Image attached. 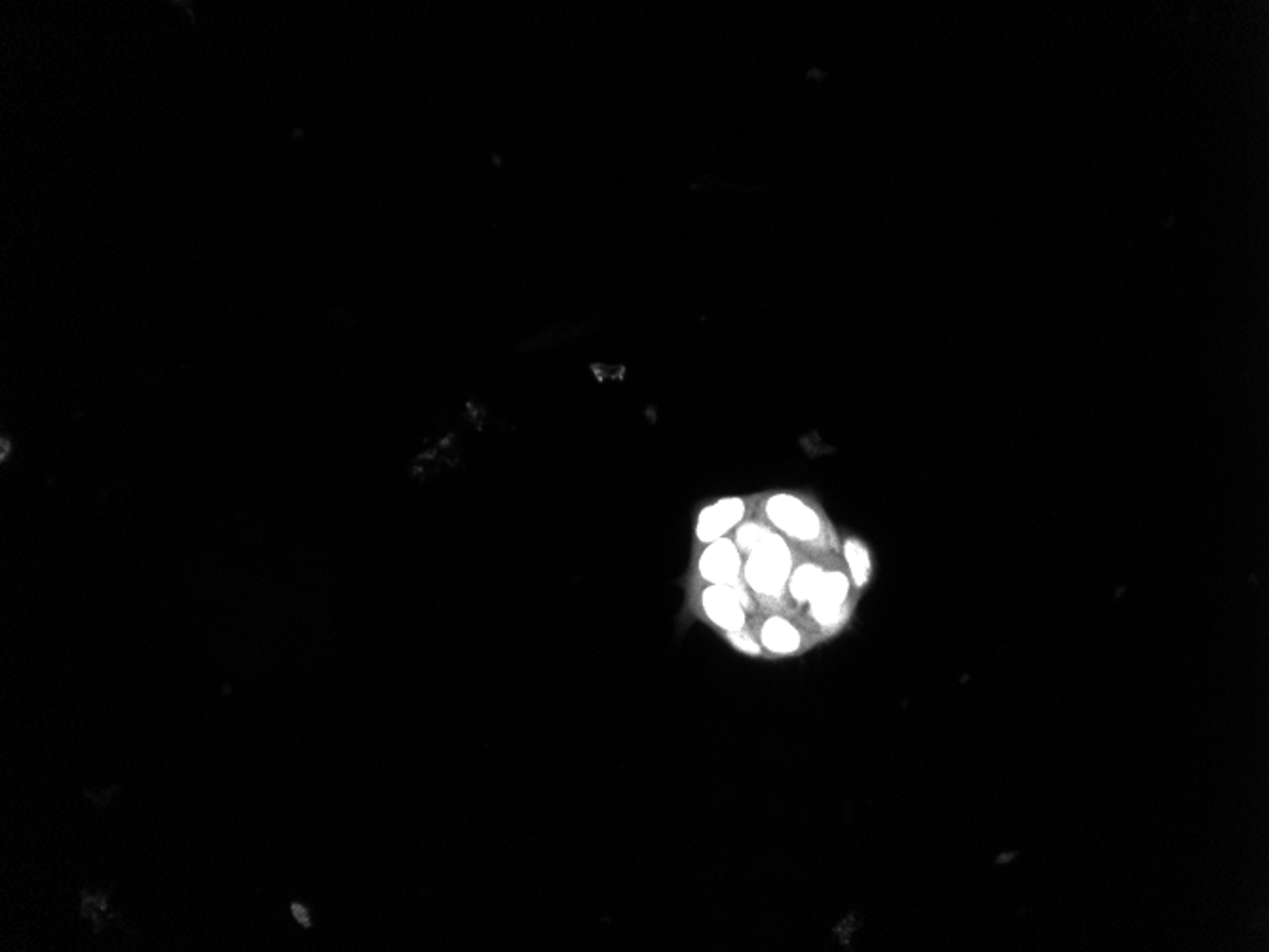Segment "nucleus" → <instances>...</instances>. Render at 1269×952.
<instances>
[{"label":"nucleus","instance_id":"nucleus-1","mask_svg":"<svg viewBox=\"0 0 1269 952\" xmlns=\"http://www.w3.org/2000/svg\"><path fill=\"white\" fill-rule=\"evenodd\" d=\"M791 554L787 544L776 534H766L751 551L745 565V580L763 596H778L787 584Z\"/></svg>","mask_w":1269,"mask_h":952},{"label":"nucleus","instance_id":"nucleus-2","mask_svg":"<svg viewBox=\"0 0 1269 952\" xmlns=\"http://www.w3.org/2000/svg\"><path fill=\"white\" fill-rule=\"evenodd\" d=\"M771 523L798 541H812L821 531L820 517L793 494H776L766 504Z\"/></svg>","mask_w":1269,"mask_h":952},{"label":"nucleus","instance_id":"nucleus-3","mask_svg":"<svg viewBox=\"0 0 1269 952\" xmlns=\"http://www.w3.org/2000/svg\"><path fill=\"white\" fill-rule=\"evenodd\" d=\"M701 605H703L709 620L715 621L719 628L730 631V633L741 630V626L745 621V613H743V605H741V591L736 586L711 584L701 596Z\"/></svg>","mask_w":1269,"mask_h":952},{"label":"nucleus","instance_id":"nucleus-4","mask_svg":"<svg viewBox=\"0 0 1269 952\" xmlns=\"http://www.w3.org/2000/svg\"><path fill=\"white\" fill-rule=\"evenodd\" d=\"M739 569H741L739 549L728 538L711 542L708 549L703 551V556L699 557V574L709 584L734 586L738 580Z\"/></svg>","mask_w":1269,"mask_h":952},{"label":"nucleus","instance_id":"nucleus-5","mask_svg":"<svg viewBox=\"0 0 1269 952\" xmlns=\"http://www.w3.org/2000/svg\"><path fill=\"white\" fill-rule=\"evenodd\" d=\"M745 514V504L741 499H723L703 509L698 517L696 534L699 541L715 542L723 538L734 524Z\"/></svg>","mask_w":1269,"mask_h":952},{"label":"nucleus","instance_id":"nucleus-6","mask_svg":"<svg viewBox=\"0 0 1269 952\" xmlns=\"http://www.w3.org/2000/svg\"><path fill=\"white\" fill-rule=\"evenodd\" d=\"M850 584L842 573H827L821 576L820 586L815 589L812 603V614L823 626H831L838 620L843 601L848 598Z\"/></svg>","mask_w":1269,"mask_h":952},{"label":"nucleus","instance_id":"nucleus-7","mask_svg":"<svg viewBox=\"0 0 1269 952\" xmlns=\"http://www.w3.org/2000/svg\"><path fill=\"white\" fill-rule=\"evenodd\" d=\"M761 638H763V645L771 653H795L796 648L800 646V633L795 630V626L791 621L780 618V616H773L764 624Z\"/></svg>","mask_w":1269,"mask_h":952},{"label":"nucleus","instance_id":"nucleus-8","mask_svg":"<svg viewBox=\"0 0 1269 952\" xmlns=\"http://www.w3.org/2000/svg\"><path fill=\"white\" fill-rule=\"evenodd\" d=\"M821 576H823V573L815 565L800 566L796 571L795 576H793V580H791V593H793V598L796 601H800V603L810 601L813 598V593H815V589L820 586Z\"/></svg>","mask_w":1269,"mask_h":952},{"label":"nucleus","instance_id":"nucleus-9","mask_svg":"<svg viewBox=\"0 0 1269 952\" xmlns=\"http://www.w3.org/2000/svg\"><path fill=\"white\" fill-rule=\"evenodd\" d=\"M846 559L852 569L853 580L857 586H863L867 582L868 573H870L867 549L863 548L860 542H846Z\"/></svg>","mask_w":1269,"mask_h":952},{"label":"nucleus","instance_id":"nucleus-10","mask_svg":"<svg viewBox=\"0 0 1269 952\" xmlns=\"http://www.w3.org/2000/svg\"><path fill=\"white\" fill-rule=\"evenodd\" d=\"M766 534L768 533L764 531L763 527H758V524H743V527H741V529L738 531V546L739 548L743 549V551H749V554H751V551L756 548V544L763 541Z\"/></svg>","mask_w":1269,"mask_h":952},{"label":"nucleus","instance_id":"nucleus-11","mask_svg":"<svg viewBox=\"0 0 1269 952\" xmlns=\"http://www.w3.org/2000/svg\"><path fill=\"white\" fill-rule=\"evenodd\" d=\"M731 633H734V635H731V641H734V643H736V646H738V648H741V650H743V653H749V654L758 653V646H756V643H753V641H751V639H749V638H745V635H741V630L731 631Z\"/></svg>","mask_w":1269,"mask_h":952}]
</instances>
